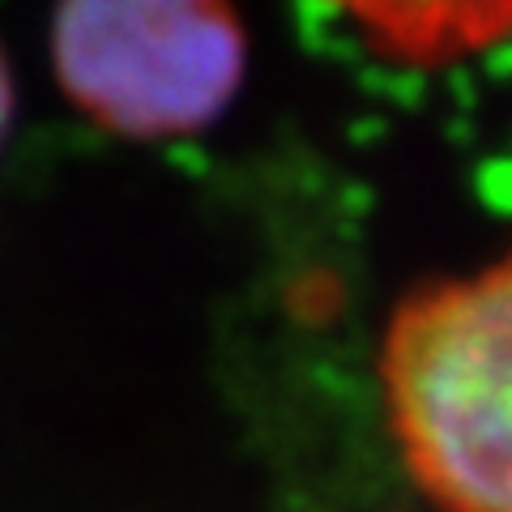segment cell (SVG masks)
Instances as JSON below:
<instances>
[{"instance_id":"277c9868","label":"cell","mask_w":512,"mask_h":512,"mask_svg":"<svg viewBox=\"0 0 512 512\" xmlns=\"http://www.w3.org/2000/svg\"><path fill=\"white\" fill-rule=\"evenodd\" d=\"M9 116H13V77H9L5 52H0V137H5V128H9Z\"/></svg>"},{"instance_id":"3957f363","label":"cell","mask_w":512,"mask_h":512,"mask_svg":"<svg viewBox=\"0 0 512 512\" xmlns=\"http://www.w3.org/2000/svg\"><path fill=\"white\" fill-rule=\"evenodd\" d=\"M359 22L380 47L402 60H440L512 35V9H359Z\"/></svg>"},{"instance_id":"6da1fadb","label":"cell","mask_w":512,"mask_h":512,"mask_svg":"<svg viewBox=\"0 0 512 512\" xmlns=\"http://www.w3.org/2000/svg\"><path fill=\"white\" fill-rule=\"evenodd\" d=\"M380 384L440 512H512V261L440 282L389 325Z\"/></svg>"},{"instance_id":"7a4b0ae2","label":"cell","mask_w":512,"mask_h":512,"mask_svg":"<svg viewBox=\"0 0 512 512\" xmlns=\"http://www.w3.org/2000/svg\"><path fill=\"white\" fill-rule=\"evenodd\" d=\"M52 64L64 94L107 133L188 137L235 99L244 30L231 9L188 0L69 5L52 26Z\"/></svg>"}]
</instances>
